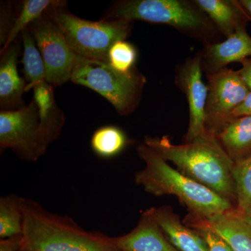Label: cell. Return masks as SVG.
<instances>
[{
	"label": "cell",
	"instance_id": "obj_1",
	"mask_svg": "<svg viewBox=\"0 0 251 251\" xmlns=\"http://www.w3.org/2000/svg\"><path fill=\"white\" fill-rule=\"evenodd\" d=\"M144 143L171 162L180 173L214 191L235 207L234 162L216 138L176 145L168 136H147Z\"/></svg>",
	"mask_w": 251,
	"mask_h": 251
},
{
	"label": "cell",
	"instance_id": "obj_2",
	"mask_svg": "<svg viewBox=\"0 0 251 251\" xmlns=\"http://www.w3.org/2000/svg\"><path fill=\"white\" fill-rule=\"evenodd\" d=\"M23 247L29 251H121L115 237L87 231L67 216L45 209L32 199L22 198Z\"/></svg>",
	"mask_w": 251,
	"mask_h": 251
},
{
	"label": "cell",
	"instance_id": "obj_3",
	"mask_svg": "<svg viewBox=\"0 0 251 251\" xmlns=\"http://www.w3.org/2000/svg\"><path fill=\"white\" fill-rule=\"evenodd\" d=\"M137 152L145 166L135 173V182L148 194L156 197L176 196L190 212L204 219L235 209L227 200L172 167L145 143L138 147Z\"/></svg>",
	"mask_w": 251,
	"mask_h": 251
},
{
	"label": "cell",
	"instance_id": "obj_4",
	"mask_svg": "<svg viewBox=\"0 0 251 251\" xmlns=\"http://www.w3.org/2000/svg\"><path fill=\"white\" fill-rule=\"evenodd\" d=\"M103 19H122L166 25L203 45L220 42L221 34L194 0H120Z\"/></svg>",
	"mask_w": 251,
	"mask_h": 251
},
{
	"label": "cell",
	"instance_id": "obj_5",
	"mask_svg": "<svg viewBox=\"0 0 251 251\" xmlns=\"http://www.w3.org/2000/svg\"><path fill=\"white\" fill-rule=\"evenodd\" d=\"M46 14L58 26L68 45L77 55L108 64L109 50L117 41L126 40L133 22L122 19L90 21L74 16L64 1H54Z\"/></svg>",
	"mask_w": 251,
	"mask_h": 251
},
{
	"label": "cell",
	"instance_id": "obj_6",
	"mask_svg": "<svg viewBox=\"0 0 251 251\" xmlns=\"http://www.w3.org/2000/svg\"><path fill=\"white\" fill-rule=\"evenodd\" d=\"M71 81L95 91L107 99L122 116L130 115L140 103L146 77L136 69L117 72L108 64H81L73 71Z\"/></svg>",
	"mask_w": 251,
	"mask_h": 251
},
{
	"label": "cell",
	"instance_id": "obj_7",
	"mask_svg": "<svg viewBox=\"0 0 251 251\" xmlns=\"http://www.w3.org/2000/svg\"><path fill=\"white\" fill-rule=\"evenodd\" d=\"M45 64L46 81L58 87L71 80L73 71L81 64H98L77 55L69 46L58 26L44 13L28 26Z\"/></svg>",
	"mask_w": 251,
	"mask_h": 251
},
{
	"label": "cell",
	"instance_id": "obj_8",
	"mask_svg": "<svg viewBox=\"0 0 251 251\" xmlns=\"http://www.w3.org/2000/svg\"><path fill=\"white\" fill-rule=\"evenodd\" d=\"M0 149H10L21 161L35 162L48 149L41 134L39 108L32 100L16 110L0 112Z\"/></svg>",
	"mask_w": 251,
	"mask_h": 251
},
{
	"label": "cell",
	"instance_id": "obj_9",
	"mask_svg": "<svg viewBox=\"0 0 251 251\" xmlns=\"http://www.w3.org/2000/svg\"><path fill=\"white\" fill-rule=\"evenodd\" d=\"M206 75L208 94L205 126L208 133L216 138L234 120V110L245 100L250 90L238 71L226 68Z\"/></svg>",
	"mask_w": 251,
	"mask_h": 251
},
{
	"label": "cell",
	"instance_id": "obj_10",
	"mask_svg": "<svg viewBox=\"0 0 251 251\" xmlns=\"http://www.w3.org/2000/svg\"><path fill=\"white\" fill-rule=\"evenodd\" d=\"M202 68L200 52L188 57L176 68L175 84L184 94L189 110V124L184 143L216 138L206 128L205 108L207 85L202 80Z\"/></svg>",
	"mask_w": 251,
	"mask_h": 251
},
{
	"label": "cell",
	"instance_id": "obj_11",
	"mask_svg": "<svg viewBox=\"0 0 251 251\" xmlns=\"http://www.w3.org/2000/svg\"><path fill=\"white\" fill-rule=\"evenodd\" d=\"M199 52L202 72L206 75L215 74L231 63L241 62L251 57V36L247 29H242L224 41L204 44Z\"/></svg>",
	"mask_w": 251,
	"mask_h": 251
},
{
	"label": "cell",
	"instance_id": "obj_12",
	"mask_svg": "<svg viewBox=\"0 0 251 251\" xmlns=\"http://www.w3.org/2000/svg\"><path fill=\"white\" fill-rule=\"evenodd\" d=\"M115 242L121 251H178L165 237L150 208L142 213L134 228L115 237Z\"/></svg>",
	"mask_w": 251,
	"mask_h": 251
},
{
	"label": "cell",
	"instance_id": "obj_13",
	"mask_svg": "<svg viewBox=\"0 0 251 251\" xmlns=\"http://www.w3.org/2000/svg\"><path fill=\"white\" fill-rule=\"evenodd\" d=\"M153 217L168 239L178 251H208L205 242L180 219L170 205L151 207Z\"/></svg>",
	"mask_w": 251,
	"mask_h": 251
},
{
	"label": "cell",
	"instance_id": "obj_14",
	"mask_svg": "<svg viewBox=\"0 0 251 251\" xmlns=\"http://www.w3.org/2000/svg\"><path fill=\"white\" fill-rule=\"evenodd\" d=\"M19 48L12 44L1 53L0 62V105L3 110H16L25 106L23 94L25 82L20 77L17 69Z\"/></svg>",
	"mask_w": 251,
	"mask_h": 251
},
{
	"label": "cell",
	"instance_id": "obj_15",
	"mask_svg": "<svg viewBox=\"0 0 251 251\" xmlns=\"http://www.w3.org/2000/svg\"><path fill=\"white\" fill-rule=\"evenodd\" d=\"M211 20L220 34L228 38L247 29L250 21L239 0H194Z\"/></svg>",
	"mask_w": 251,
	"mask_h": 251
},
{
	"label": "cell",
	"instance_id": "obj_16",
	"mask_svg": "<svg viewBox=\"0 0 251 251\" xmlns=\"http://www.w3.org/2000/svg\"><path fill=\"white\" fill-rule=\"evenodd\" d=\"M33 90V100L39 108L41 137L48 149L60 136L65 123V117L55 103L52 85L45 82L36 85Z\"/></svg>",
	"mask_w": 251,
	"mask_h": 251
},
{
	"label": "cell",
	"instance_id": "obj_17",
	"mask_svg": "<svg viewBox=\"0 0 251 251\" xmlns=\"http://www.w3.org/2000/svg\"><path fill=\"white\" fill-rule=\"evenodd\" d=\"M216 140L234 163L251 156V116L236 117L216 135Z\"/></svg>",
	"mask_w": 251,
	"mask_h": 251
},
{
	"label": "cell",
	"instance_id": "obj_18",
	"mask_svg": "<svg viewBox=\"0 0 251 251\" xmlns=\"http://www.w3.org/2000/svg\"><path fill=\"white\" fill-rule=\"evenodd\" d=\"M204 219L224 238L233 251H251V227L235 209Z\"/></svg>",
	"mask_w": 251,
	"mask_h": 251
},
{
	"label": "cell",
	"instance_id": "obj_19",
	"mask_svg": "<svg viewBox=\"0 0 251 251\" xmlns=\"http://www.w3.org/2000/svg\"><path fill=\"white\" fill-rule=\"evenodd\" d=\"M22 38L24 47L23 65L28 82L25 92H28L36 85L47 82L46 67L36 41L27 27L22 31Z\"/></svg>",
	"mask_w": 251,
	"mask_h": 251
},
{
	"label": "cell",
	"instance_id": "obj_20",
	"mask_svg": "<svg viewBox=\"0 0 251 251\" xmlns=\"http://www.w3.org/2000/svg\"><path fill=\"white\" fill-rule=\"evenodd\" d=\"M128 140L124 130L116 126L98 128L91 139V147L97 156L104 158L116 156L125 150Z\"/></svg>",
	"mask_w": 251,
	"mask_h": 251
},
{
	"label": "cell",
	"instance_id": "obj_21",
	"mask_svg": "<svg viewBox=\"0 0 251 251\" xmlns=\"http://www.w3.org/2000/svg\"><path fill=\"white\" fill-rule=\"evenodd\" d=\"M22 197L9 194L0 198V239L23 234Z\"/></svg>",
	"mask_w": 251,
	"mask_h": 251
},
{
	"label": "cell",
	"instance_id": "obj_22",
	"mask_svg": "<svg viewBox=\"0 0 251 251\" xmlns=\"http://www.w3.org/2000/svg\"><path fill=\"white\" fill-rule=\"evenodd\" d=\"M54 0H25L21 3L17 17L15 18L12 27L6 39V43L1 49V53L4 52L11 44H14L20 33L28 26L41 17L46 10L53 4Z\"/></svg>",
	"mask_w": 251,
	"mask_h": 251
},
{
	"label": "cell",
	"instance_id": "obj_23",
	"mask_svg": "<svg viewBox=\"0 0 251 251\" xmlns=\"http://www.w3.org/2000/svg\"><path fill=\"white\" fill-rule=\"evenodd\" d=\"M232 177L236 191L235 210L244 214L251 209V156L234 163Z\"/></svg>",
	"mask_w": 251,
	"mask_h": 251
},
{
	"label": "cell",
	"instance_id": "obj_24",
	"mask_svg": "<svg viewBox=\"0 0 251 251\" xmlns=\"http://www.w3.org/2000/svg\"><path fill=\"white\" fill-rule=\"evenodd\" d=\"M183 223L202 238L208 251H233L228 243L208 225L204 218L189 211Z\"/></svg>",
	"mask_w": 251,
	"mask_h": 251
},
{
	"label": "cell",
	"instance_id": "obj_25",
	"mask_svg": "<svg viewBox=\"0 0 251 251\" xmlns=\"http://www.w3.org/2000/svg\"><path fill=\"white\" fill-rule=\"evenodd\" d=\"M136 49L126 40L117 41L109 50L108 64L117 72L128 74L135 69Z\"/></svg>",
	"mask_w": 251,
	"mask_h": 251
},
{
	"label": "cell",
	"instance_id": "obj_26",
	"mask_svg": "<svg viewBox=\"0 0 251 251\" xmlns=\"http://www.w3.org/2000/svg\"><path fill=\"white\" fill-rule=\"evenodd\" d=\"M24 244L23 234L0 239V251H21Z\"/></svg>",
	"mask_w": 251,
	"mask_h": 251
},
{
	"label": "cell",
	"instance_id": "obj_27",
	"mask_svg": "<svg viewBox=\"0 0 251 251\" xmlns=\"http://www.w3.org/2000/svg\"><path fill=\"white\" fill-rule=\"evenodd\" d=\"M11 7L4 6L1 8V29H0V39L1 45H4L7 36L9 35L11 25H10V15H11Z\"/></svg>",
	"mask_w": 251,
	"mask_h": 251
},
{
	"label": "cell",
	"instance_id": "obj_28",
	"mask_svg": "<svg viewBox=\"0 0 251 251\" xmlns=\"http://www.w3.org/2000/svg\"><path fill=\"white\" fill-rule=\"evenodd\" d=\"M242 67L238 70L242 80L245 82L248 88L251 91V58L244 59L240 62Z\"/></svg>",
	"mask_w": 251,
	"mask_h": 251
},
{
	"label": "cell",
	"instance_id": "obj_29",
	"mask_svg": "<svg viewBox=\"0 0 251 251\" xmlns=\"http://www.w3.org/2000/svg\"><path fill=\"white\" fill-rule=\"evenodd\" d=\"M234 118L242 116H251V91L247 98L233 112Z\"/></svg>",
	"mask_w": 251,
	"mask_h": 251
},
{
	"label": "cell",
	"instance_id": "obj_30",
	"mask_svg": "<svg viewBox=\"0 0 251 251\" xmlns=\"http://www.w3.org/2000/svg\"><path fill=\"white\" fill-rule=\"evenodd\" d=\"M239 1L251 21V0H239Z\"/></svg>",
	"mask_w": 251,
	"mask_h": 251
},
{
	"label": "cell",
	"instance_id": "obj_31",
	"mask_svg": "<svg viewBox=\"0 0 251 251\" xmlns=\"http://www.w3.org/2000/svg\"><path fill=\"white\" fill-rule=\"evenodd\" d=\"M240 215L242 216L244 221L251 227V209L250 210L248 211L247 213H245V214H240Z\"/></svg>",
	"mask_w": 251,
	"mask_h": 251
},
{
	"label": "cell",
	"instance_id": "obj_32",
	"mask_svg": "<svg viewBox=\"0 0 251 251\" xmlns=\"http://www.w3.org/2000/svg\"><path fill=\"white\" fill-rule=\"evenodd\" d=\"M21 251H29L27 249H26L25 248L23 247V249H21Z\"/></svg>",
	"mask_w": 251,
	"mask_h": 251
}]
</instances>
